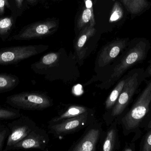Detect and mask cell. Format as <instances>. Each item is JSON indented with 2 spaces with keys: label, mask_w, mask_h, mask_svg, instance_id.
Masks as SVG:
<instances>
[{
  "label": "cell",
  "mask_w": 151,
  "mask_h": 151,
  "mask_svg": "<svg viewBox=\"0 0 151 151\" xmlns=\"http://www.w3.org/2000/svg\"><path fill=\"white\" fill-rule=\"evenodd\" d=\"M150 48V41L146 38H136L129 41L120 56L110 65L94 75L84 86L100 81V83L96 85L97 87L101 90L109 89L128 70L145 60Z\"/></svg>",
  "instance_id": "cell-1"
},
{
  "label": "cell",
  "mask_w": 151,
  "mask_h": 151,
  "mask_svg": "<svg viewBox=\"0 0 151 151\" xmlns=\"http://www.w3.org/2000/svg\"><path fill=\"white\" fill-rule=\"evenodd\" d=\"M74 57H69L62 51L50 52L31 65L36 74L50 82L60 81L70 84L80 78L81 74Z\"/></svg>",
  "instance_id": "cell-2"
},
{
  "label": "cell",
  "mask_w": 151,
  "mask_h": 151,
  "mask_svg": "<svg viewBox=\"0 0 151 151\" xmlns=\"http://www.w3.org/2000/svg\"><path fill=\"white\" fill-rule=\"evenodd\" d=\"M141 73L137 70L133 72H129L127 75L125 85L117 102L110 111L104 113L103 115L104 120L107 126L124 112L130 103L142 80L143 74Z\"/></svg>",
  "instance_id": "cell-3"
},
{
  "label": "cell",
  "mask_w": 151,
  "mask_h": 151,
  "mask_svg": "<svg viewBox=\"0 0 151 151\" xmlns=\"http://www.w3.org/2000/svg\"><path fill=\"white\" fill-rule=\"evenodd\" d=\"M151 102V80L130 110L121 120L123 133L127 135L139 127L149 111Z\"/></svg>",
  "instance_id": "cell-4"
},
{
  "label": "cell",
  "mask_w": 151,
  "mask_h": 151,
  "mask_svg": "<svg viewBox=\"0 0 151 151\" xmlns=\"http://www.w3.org/2000/svg\"><path fill=\"white\" fill-rule=\"evenodd\" d=\"M6 103L12 108L26 111H42L53 105L52 98L45 93L25 91L7 97Z\"/></svg>",
  "instance_id": "cell-5"
},
{
  "label": "cell",
  "mask_w": 151,
  "mask_h": 151,
  "mask_svg": "<svg viewBox=\"0 0 151 151\" xmlns=\"http://www.w3.org/2000/svg\"><path fill=\"white\" fill-rule=\"evenodd\" d=\"M96 118L94 108L87 112L53 124H48V133L55 138L62 139L68 135L73 134L85 128Z\"/></svg>",
  "instance_id": "cell-6"
},
{
  "label": "cell",
  "mask_w": 151,
  "mask_h": 151,
  "mask_svg": "<svg viewBox=\"0 0 151 151\" xmlns=\"http://www.w3.org/2000/svg\"><path fill=\"white\" fill-rule=\"evenodd\" d=\"M48 48L44 45L17 46L0 49V66L16 64L42 53Z\"/></svg>",
  "instance_id": "cell-7"
},
{
  "label": "cell",
  "mask_w": 151,
  "mask_h": 151,
  "mask_svg": "<svg viewBox=\"0 0 151 151\" xmlns=\"http://www.w3.org/2000/svg\"><path fill=\"white\" fill-rule=\"evenodd\" d=\"M81 136L73 143L69 151H96L104 130L102 122L96 118L87 127Z\"/></svg>",
  "instance_id": "cell-8"
},
{
  "label": "cell",
  "mask_w": 151,
  "mask_h": 151,
  "mask_svg": "<svg viewBox=\"0 0 151 151\" xmlns=\"http://www.w3.org/2000/svg\"><path fill=\"white\" fill-rule=\"evenodd\" d=\"M129 42L128 38L118 39L104 46L96 58L94 68L96 74L111 64L127 48Z\"/></svg>",
  "instance_id": "cell-9"
},
{
  "label": "cell",
  "mask_w": 151,
  "mask_h": 151,
  "mask_svg": "<svg viewBox=\"0 0 151 151\" xmlns=\"http://www.w3.org/2000/svg\"><path fill=\"white\" fill-rule=\"evenodd\" d=\"M36 123L29 117L22 115L8 124L10 133L4 151L11 150L15 144L22 141L36 127Z\"/></svg>",
  "instance_id": "cell-10"
},
{
  "label": "cell",
  "mask_w": 151,
  "mask_h": 151,
  "mask_svg": "<svg viewBox=\"0 0 151 151\" xmlns=\"http://www.w3.org/2000/svg\"><path fill=\"white\" fill-rule=\"evenodd\" d=\"M58 24L55 20H47L32 23L23 27L10 40H27L42 38L51 34L57 28Z\"/></svg>",
  "instance_id": "cell-11"
},
{
  "label": "cell",
  "mask_w": 151,
  "mask_h": 151,
  "mask_svg": "<svg viewBox=\"0 0 151 151\" xmlns=\"http://www.w3.org/2000/svg\"><path fill=\"white\" fill-rule=\"evenodd\" d=\"M49 141L47 131L37 126L22 141L14 145L11 150L38 149L44 151Z\"/></svg>",
  "instance_id": "cell-12"
},
{
  "label": "cell",
  "mask_w": 151,
  "mask_h": 151,
  "mask_svg": "<svg viewBox=\"0 0 151 151\" xmlns=\"http://www.w3.org/2000/svg\"><path fill=\"white\" fill-rule=\"evenodd\" d=\"M96 33L94 26L89 25L85 27L77 37L74 44V59L80 66L84 64V60L88 56L86 44L88 41Z\"/></svg>",
  "instance_id": "cell-13"
},
{
  "label": "cell",
  "mask_w": 151,
  "mask_h": 151,
  "mask_svg": "<svg viewBox=\"0 0 151 151\" xmlns=\"http://www.w3.org/2000/svg\"><path fill=\"white\" fill-rule=\"evenodd\" d=\"M117 120L114 121L103 132L99 143L103 151H114L119 148Z\"/></svg>",
  "instance_id": "cell-14"
},
{
  "label": "cell",
  "mask_w": 151,
  "mask_h": 151,
  "mask_svg": "<svg viewBox=\"0 0 151 151\" xmlns=\"http://www.w3.org/2000/svg\"><path fill=\"white\" fill-rule=\"evenodd\" d=\"M92 109L93 108H89L81 105L73 104L66 105L65 108L58 112L57 116L51 118L48 121V124L58 123L64 120L79 116Z\"/></svg>",
  "instance_id": "cell-15"
},
{
  "label": "cell",
  "mask_w": 151,
  "mask_h": 151,
  "mask_svg": "<svg viewBox=\"0 0 151 151\" xmlns=\"http://www.w3.org/2000/svg\"><path fill=\"white\" fill-rule=\"evenodd\" d=\"M126 9L133 19L142 15L150 7L151 3L148 0H120Z\"/></svg>",
  "instance_id": "cell-16"
},
{
  "label": "cell",
  "mask_w": 151,
  "mask_h": 151,
  "mask_svg": "<svg viewBox=\"0 0 151 151\" xmlns=\"http://www.w3.org/2000/svg\"><path fill=\"white\" fill-rule=\"evenodd\" d=\"M127 76H124L118 81L105 102V113H107L111 110L117 102L126 82Z\"/></svg>",
  "instance_id": "cell-17"
},
{
  "label": "cell",
  "mask_w": 151,
  "mask_h": 151,
  "mask_svg": "<svg viewBox=\"0 0 151 151\" xmlns=\"http://www.w3.org/2000/svg\"><path fill=\"white\" fill-rule=\"evenodd\" d=\"M19 83V78L11 74L0 73V93L9 92L16 88Z\"/></svg>",
  "instance_id": "cell-18"
},
{
  "label": "cell",
  "mask_w": 151,
  "mask_h": 151,
  "mask_svg": "<svg viewBox=\"0 0 151 151\" xmlns=\"http://www.w3.org/2000/svg\"><path fill=\"white\" fill-rule=\"evenodd\" d=\"M17 16L12 15L0 18V37L5 41L9 36L16 24Z\"/></svg>",
  "instance_id": "cell-19"
},
{
  "label": "cell",
  "mask_w": 151,
  "mask_h": 151,
  "mask_svg": "<svg viewBox=\"0 0 151 151\" xmlns=\"http://www.w3.org/2000/svg\"><path fill=\"white\" fill-rule=\"evenodd\" d=\"M88 23H89L90 25L92 26L95 25V20L94 12L91 11L89 9L85 8L80 16L77 23L78 29L79 30H81Z\"/></svg>",
  "instance_id": "cell-20"
},
{
  "label": "cell",
  "mask_w": 151,
  "mask_h": 151,
  "mask_svg": "<svg viewBox=\"0 0 151 151\" xmlns=\"http://www.w3.org/2000/svg\"><path fill=\"white\" fill-rule=\"evenodd\" d=\"M21 115L22 113L19 109L0 107V120L15 119Z\"/></svg>",
  "instance_id": "cell-21"
},
{
  "label": "cell",
  "mask_w": 151,
  "mask_h": 151,
  "mask_svg": "<svg viewBox=\"0 0 151 151\" xmlns=\"http://www.w3.org/2000/svg\"><path fill=\"white\" fill-rule=\"evenodd\" d=\"M124 15L123 8L121 4L116 1L114 4L109 19L110 23L116 22L120 20Z\"/></svg>",
  "instance_id": "cell-22"
},
{
  "label": "cell",
  "mask_w": 151,
  "mask_h": 151,
  "mask_svg": "<svg viewBox=\"0 0 151 151\" xmlns=\"http://www.w3.org/2000/svg\"><path fill=\"white\" fill-rule=\"evenodd\" d=\"M142 151H151V129L145 136Z\"/></svg>",
  "instance_id": "cell-23"
},
{
  "label": "cell",
  "mask_w": 151,
  "mask_h": 151,
  "mask_svg": "<svg viewBox=\"0 0 151 151\" xmlns=\"http://www.w3.org/2000/svg\"><path fill=\"white\" fill-rule=\"evenodd\" d=\"M9 128H4L0 131V151L2 150L4 141L9 134Z\"/></svg>",
  "instance_id": "cell-24"
},
{
  "label": "cell",
  "mask_w": 151,
  "mask_h": 151,
  "mask_svg": "<svg viewBox=\"0 0 151 151\" xmlns=\"http://www.w3.org/2000/svg\"><path fill=\"white\" fill-rule=\"evenodd\" d=\"M5 8L10 9L11 5L8 0H0V15L4 13Z\"/></svg>",
  "instance_id": "cell-25"
},
{
  "label": "cell",
  "mask_w": 151,
  "mask_h": 151,
  "mask_svg": "<svg viewBox=\"0 0 151 151\" xmlns=\"http://www.w3.org/2000/svg\"><path fill=\"white\" fill-rule=\"evenodd\" d=\"M84 2L85 3V8L89 9L91 11L94 12L92 0H84Z\"/></svg>",
  "instance_id": "cell-26"
},
{
  "label": "cell",
  "mask_w": 151,
  "mask_h": 151,
  "mask_svg": "<svg viewBox=\"0 0 151 151\" xmlns=\"http://www.w3.org/2000/svg\"><path fill=\"white\" fill-rule=\"evenodd\" d=\"M145 77H149L151 76V59L150 61V64L144 73Z\"/></svg>",
  "instance_id": "cell-27"
},
{
  "label": "cell",
  "mask_w": 151,
  "mask_h": 151,
  "mask_svg": "<svg viewBox=\"0 0 151 151\" xmlns=\"http://www.w3.org/2000/svg\"><path fill=\"white\" fill-rule=\"evenodd\" d=\"M24 0H15L16 6L17 8L19 9H21L22 8L24 3Z\"/></svg>",
  "instance_id": "cell-28"
},
{
  "label": "cell",
  "mask_w": 151,
  "mask_h": 151,
  "mask_svg": "<svg viewBox=\"0 0 151 151\" xmlns=\"http://www.w3.org/2000/svg\"><path fill=\"white\" fill-rule=\"evenodd\" d=\"M39 0H27L28 4L31 5H35L37 4Z\"/></svg>",
  "instance_id": "cell-29"
},
{
  "label": "cell",
  "mask_w": 151,
  "mask_h": 151,
  "mask_svg": "<svg viewBox=\"0 0 151 151\" xmlns=\"http://www.w3.org/2000/svg\"><path fill=\"white\" fill-rule=\"evenodd\" d=\"M148 128H151V121L150 122V123H149V125H148Z\"/></svg>",
  "instance_id": "cell-30"
}]
</instances>
